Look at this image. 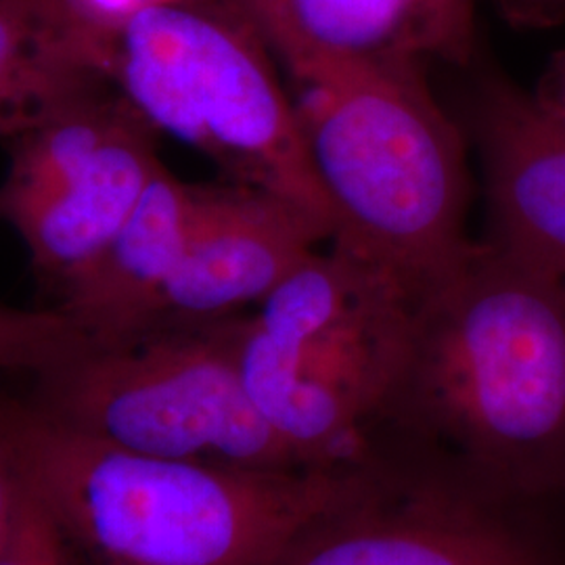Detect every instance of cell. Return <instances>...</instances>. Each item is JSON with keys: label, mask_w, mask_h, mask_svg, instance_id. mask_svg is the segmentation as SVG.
Masks as SVG:
<instances>
[{"label": "cell", "mask_w": 565, "mask_h": 565, "mask_svg": "<svg viewBox=\"0 0 565 565\" xmlns=\"http://www.w3.org/2000/svg\"><path fill=\"white\" fill-rule=\"evenodd\" d=\"M373 450L509 505L565 492V281L473 243L413 306Z\"/></svg>", "instance_id": "6da1fadb"}, {"label": "cell", "mask_w": 565, "mask_h": 565, "mask_svg": "<svg viewBox=\"0 0 565 565\" xmlns=\"http://www.w3.org/2000/svg\"><path fill=\"white\" fill-rule=\"evenodd\" d=\"M0 452L78 565H268L366 463L247 471L142 457L9 396Z\"/></svg>", "instance_id": "7a4b0ae2"}, {"label": "cell", "mask_w": 565, "mask_h": 565, "mask_svg": "<svg viewBox=\"0 0 565 565\" xmlns=\"http://www.w3.org/2000/svg\"><path fill=\"white\" fill-rule=\"evenodd\" d=\"M294 90L333 221L329 242L419 298L473 245L463 137L434 99L427 70H345Z\"/></svg>", "instance_id": "3957f363"}, {"label": "cell", "mask_w": 565, "mask_h": 565, "mask_svg": "<svg viewBox=\"0 0 565 565\" xmlns=\"http://www.w3.org/2000/svg\"><path fill=\"white\" fill-rule=\"evenodd\" d=\"M415 302L384 273L331 245L245 312L243 382L303 463L369 459L403 369Z\"/></svg>", "instance_id": "277c9868"}, {"label": "cell", "mask_w": 565, "mask_h": 565, "mask_svg": "<svg viewBox=\"0 0 565 565\" xmlns=\"http://www.w3.org/2000/svg\"><path fill=\"white\" fill-rule=\"evenodd\" d=\"M279 70L233 0H163L107 34V78L158 135L198 149L224 181L298 203L333 233Z\"/></svg>", "instance_id": "5b68a950"}, {"label": "cell", "mask_w": 565, "mask_h": 565, "mask_svg": "<svg viewBox=\"0 0 565 565\" xmlns=\"http://www.w3.org/2000/svg\"><path fill=\"white\" fill-rule=\"evenodd\" d=\"M243 319L245 312L163 324L90 345L34 375L28 401L82 436L142 457L247 471L310 469L245 387Z\"/></svg>", "instance_id": "8992f818"}, {"label": "cell", "mask_w": 565, "mask_h": 565, "mask_svg": "<svg viewBox=\"0 0 565 565\" xmlns=\"http://www.w3.org/2000/svg\"><path fill=\"white\" fill-rule=\"evenodd\" d=\"M9 147L0 216L57 291L95 263L162 163L158 132L114 86L63 103Z\"/></svg>", "instance_id": "52a82bcc"}, {"label": "cell", "mask_w": 565, "mask_h": 565, "mask_svg": "<svg viewBox=\"0 0 565 565\" xmlns=\"http://www.w3.org/2000/svg\"><path fill=\"white\" fill-rule=\"evenodd\" d=\"M509 509L440 469L377 452L268 565H545Z\"/></svg>", "instance_id": "ba28073f"}, {"label": "cell", "mask_w": 565, "mask_h": 565, "mask_svg": "<svg viewBox=\"0 0 565 565\" xmlns=\"http://www.w3.org/2000/svg\"><path fill=\"white\" fill-rule=\"evenodd\" d=\"M289 82L363 67L465 65L478 0H233Z\"/></svg>", "instance_id": "9c48e42d"}, {"label": "cell", "mask_w": 565, "mask_h": 565, "mask_svg": "<svg viewBox=\"0 0 565 565\" xmlns=\"http://www.w3.org/2000/svg\"><path fill=\"white\" fill-rule=\"evenodd\" d=\"M327 239V224L281 195L242 182L202 184L198 221L153 329L242 315Z\"/></svg>", "instance_id": "30bf717a"}, {"label": "cell", "mask_w": 565, "mask_h": 565, "mask_svg": "<svg viewBox=\"0 0 565 565\" xmlns=\"http://www.w3.org/2000/svg\"><path fill=\"white\" fill-rule=\"evenodd\" d=\"M484 179L486 242L565 281V128L505 76H484L471 105Z\"/></svg>", "instance_id": "8fae6325"}, {"label": "cell", "mask_w": 565, "mask_h": 565, "mask_svg": "<svg viewBox=\"0 0 565 565\" xmlns=\"http://www.w3.org/2000/svg\"><path fill=\"white\" fill-rule=\"evenodd\" d=\"M202 184L163 163L95 263L57 291V310L93 345L124 342L153 329L163 291L181 266L198 221Z\"/></svg>", "instance_id": "7c38bea8"}, {"label": "cell", "mask_w": 565, "mask_h": 565, "mask_svg": "<svg viewBox=\"0 0 565 565\" xmlns=\"http://www.w3.org/2000/svg\"><path fill=\"white\" fill-rule=\"evenodd\" d=\"M109 84L107 34L72 0H0L2 141H15L63 103Z\"/></svg>", "instance_id": "4fadbf2b"}, {"label": "cell", "mask_w": 565, "mask_h": 565, "mask_svg": "<svg viewBox=\"0 0 565 565\" xmlns=\"http://www.w3.org/2000/svg\"><path fill=\"white\" fill-rule=\"evenodd\" d=\"M90 340L57 308L0 306V373L39 375L78 356Z\"/></svg>", "instance_id": "5bb4252c"}, {"label": "cell", "mask_w": 565, "mask_h": 565, "mask_svg": "<svg viewBox=\"0 0 565 565\" xmlns=\"http://www.w3.org/2000/svg\"><path fill=\"white\" fill-rule=\"evenodd\" d=\"M20 484V501L0 551V565H78L41 501L21 480Z\"/></svg>", "instance_id": "9a60e30c"}, {"label": "cell", "mask_w": 565, "mask_h": 565, "mask_svg": "<svg viewBox=\"0 0 565 565\" xmlns=\"http://www.w3.org/2000/svg\"><path fill=\"white\" fill-rule=\"evenodd\" d=\"M503 20L518 28H553L565 20V0H492Z\"/></svg>", "instance_id": "2e32d148"}, {"label": "cell", "mask_w": 565, "mask_h": 565, "mask_svg": "<svg viewBox=\"0 0 565 565\" xmlns=\"http://www.w3.org/2000/svg\"><path fill=\"white\" fill-rule=\"evenodd\" d=\"M156 2L163 0H72L82 18L102 30L103 34H109L126 18Z\"/></svg>", "instance_id": "e0dca14e"}, {"label": "cell", "mask_w": 565, "mask_h": 565, "mask_svg": "<svg viewBox=\"0 0 565 565\" xmlns=\"http://www.w3.org/2000/svg\"><path fill=\"white\" fill-rule=\"evenodd\" d=\"M532 95L546 114L565 128V53L553 60Z\"/></svg>", "instance_id": "ac0fdd59"}, {"label": "cell", "mask_w": 565, "mask_h": 565, "mask_svg": "<svg viewBox=\"0 0 565 565\" xmlns=\"http://www.w3.org/2000/svg\"><path fill=\"white\" fill-rule=\"evenodd\" d=\"M20 478H18L15 469L0 452V551L11 532V524H13L15 509L20 501Z\"/></svg>", "instance_id": "d6986e66"}]
</instances>
